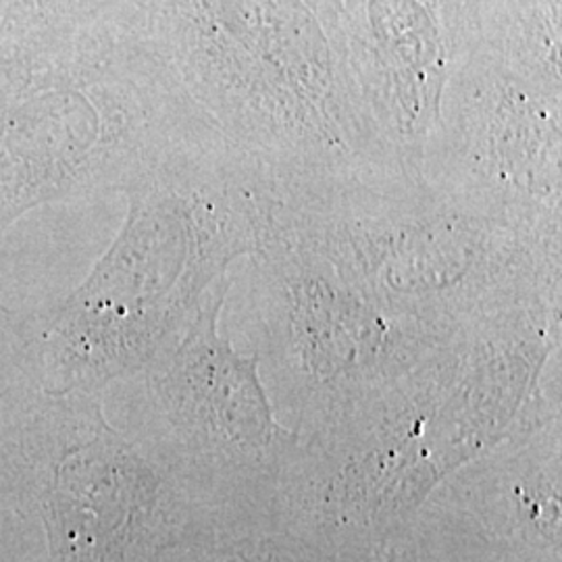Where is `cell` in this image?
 I'll use <instances>...</instances> for the list:
<instances>
[{
  "label": "cell",
  "instance_id": "cell-9",
  "mask_svg": "<svg viewBox=\"0 0 562 562\" xmlns=\"http://www.w3.org/2000/svg\"><path fill=\"white\" fill-rule=\"evenodd\" d=\"M562 0H483L482 50L562 90Z\"/></svg>",
  "mask_w": 562,
  "mask_h": 562
},
{
  "label": "cell",
  "instance_id": "cell-5",
  "mask_svg": "<svg viewBox=\"0 0 562 562\" xmlns=\"http://www.w3.org/2000/svg\"><path fill=\"white\" fill-rule=\"evenodd\" d=\"M422 180L487 215L562 229V90L475 50L443 92Z\"/></svg>",
  "mask_w": 562,
  "mask_h": 562
},
{
  "label": "cell",
  "instance_id": "cell-6",
  "mask_svg": "<svg viewBox=\"0 0 562 562\" xmlns=\"http://www.w3.org/2000/svg\"><path fill=\"white\" fill-rule=\"evenodd\" d=\"M232 280L206 296L161 380L171 425L209 487V508L271 506L296 436L262 383L259 357L217 334Z\"/></svg>",
  "mask_w": 562,
  "mask_h": 562
},
{
  "label": "cell",
  "instance_id": "cell-10",
  "mask_svg": "<svg viewBox=\"0 0 562 562\" xmlns=\"http://www.w3.org/2000/svg\"><path fill=\"white\" fill-rule=\"evenodd\" d=\"M188 562H341L290 529L271 506L209 508Z\"/></svg>",
  "mask_w": 562,
  "mask_h": 562
},
{
  "label": "cell",
  "instance_id": "cell-2",
  "mask_svg": "<svg viewBox=\"0 0 562 562\" xmlns=\"http://www.w3.org/2000/svg\"><path fill=\"white\" fill-rule=\"evenodd\" d=\"M183 21L211 123L262 178L283 188L404 178L362 104L338 0H186Z\"/></svg>",
  "mask_w": 562,
  "mask_h": 562
},
{
  "label": "cell",
  "instance_id": "cell-1",
  "mask_svg": "<svg viewBox=\"0 0 562 562\" xmlns=\"http://www.w3.org/2000/svg\"><path fill=\"white\" fill-rule=\"evenodd\" d=\"M559 402L561 308L508 313L294 434L271 508L341 562L369 561L413 538L446 480Z\"/></svg>",
  "mask_w": 562,
  "mask_h": 562
},
{
  "label": "cell",
  "instance_id": "cell-3",
  "mask_svg": "<svg viewBox=\"0 0 562 562\" xmlns=\"http://www.w3.org/2000/svg\"><path fill=\"white\" fill-rule=\"evenodd\" d=\"M273 190L398 325L450 338L521 308L561 306L562 229L494 217L402 178Z\"/></svg>",
  "mask_w": 562,
  "mask_h": 562
},
{
  "label": "cell",
  "instance_id": "cell-7",
  "mask_svg": "<svg viewBox=\"0 0 562 562\" xmlns=\"http://www.w3.org/2000/svg\"><path fill=\"white\" fill-rule=\"evenodd\" d=\"M352 71L383 150L423 181L446 88L482 30L483 0H338Z\"/></svg>",
  "mask_w": 562,
  "mask_h": 562
},
{
  "label": "cell",
  "instance_id": "cell-4",
  "mask_svg": "<svg viewBox=\"0 0 562 562\" xmlns=\"http://www.w3.org/2000/svg\"><path fill=\"white\" fill-rule=\"evenodd\" d=\"M248 259V311L262 383L294 434L334 419L429 346L448 340L383 315L269 183Z\"/></svg>",
  "mask_w": 562,
  "mask_h": 562
},
{
  "label": "cell",
  "instance_id": "cell-8",
  "mask_svg": "<svg viewBox=\"0 0 562 562\" xmlns=\"http://www.w3.org/2000/svg\"><path fill=\"white\" fill-rule=\"evenodd\" d=\"M561 404L440 485L483 538L519 562H561Z\"/></svg>",
  "mask_w": 562,
  "mask_h": 562
}]
</instances>
